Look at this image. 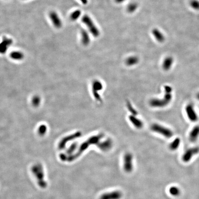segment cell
Listing matches in <instances>:
<instances>
[{
	"mask_svg": "<svg viewBox=\"0 0 199 199\" xmlns=\"http://www.w3.org/2000/svg\"><path fill=\"white\" fill-rule=\"evenodd\" d=\"M81 10L79 9L76 10L71 13L70 15V19L72 21H76L78 20V18L81 15Z\"/></svg>",
	"mask_w": 199,
	"mask_h": 199,
	"instance_id": "21",
	"label": "cell"
},
{
	"mask_svg": "<svg viewBox=\"0 0 199 199\" xmlns=\"http://www.w3.org/2000/svg\"><path fill=\"white\" fill-rule=\"evenodd\" d=\"M138 4L136 2H132L128 5L127 7V11L129 13H133L138 8Z\"/></svg>",
	"mask_w": 199,
	"mask_h": 199,
	"instance_id": "22",
	"label": "cell"
},
{
	"mask_svg": "<svg viewBox=\"0 0 199 199\" xmlns=\"http://www.w3.org/2000/svg\"><path fill=\"white\" fill-rule=\"evenodd\" d=\"M132 156L131 154H127L124 157V168L127 172H130L132 169Z\"/></svg>",
	"mask_w": 199,
	"mask_h": 199,
	"instance_id": "10",
	"label": "cell"
},
{
	"mask_svg": "<svg viewBox=\"0 0 199 199\" xmlns=\"http://www.w3.org/2000/svg\"><path fill=\"white\" fill-rule=\"evenodd\" d=\"M199 152V147H192L189 148L186 151L183 156V160L185 162H188L191 160L192 158L195 154H197Z\"/></svg>",
	"mask_w": 199,
	"mask_h": 199,
	"instance_id": "5",
	"label": "cell"
},
{
	"mask_svg": "<svg viewBox=\"0 0 199 199\" xmlns=\"http://www.w3.org/2000/svg\"><path fill=\"white\" fill-rule=\"evenodd\" d=\"M181 140L179 138H176L171 143L169 147L172 150H175L178 149L180 144Z\"/></svg>",
	"mask_w": 199,
	"mask_h": 199,
	"instance_id": "20",
	"label": "cell"
},
{
	"mask_svg": "<svg viewBox=\"0 0 199 199\" xmlns=\"http://www.w3.org/2000/svg\"><path fill=\"white\" fill-rule=\"evenodd\" d=\"M49 17L55 27L59 29L62 27V23L61 19L56 12L52 11L50 13Z\"/></svg>",
	"mask_w": 199,
	"mask_h": 199,
	"instance_id": "8",
	"label": "cell"
},
{
	"mask_svg": "<svg viewBox=\"0 0 199 199\" xmlns=\"http://www.w3.org/2000/svg\"><path fill=\"white\" fill-rule=\"evenodd\" d=\"M81 41L84 46H88L90 43V38L89 34L85 30H82L81 32Z\"/></svg>",
	"mask_w": 199,
	"mask_h": 199,
	"instance_id": "16",
	"label": "cell"
},
{
	"mask_svg": "<svg viewBox=\"0 0 199 199\" xmlns=\"http://www.w3.org/2000/svg\"><path fill=\"white\" fill-rule=\"evenodd\" d=\"M122 197V193L120 191H116L112 192L103 194L100 199H119Z\"/></svg>",
	"mask_w": 199,
	"mask_h": 199,
	"instance_id": "11",
	"label": "cell"
},
{
	"mask_svg": "<svg viewBox=\"0 0 199 199\" xmlns=\"http://www.w3.org/2000/svg\"><path fill=\"white\" fill-rule=\"evenodd\" d=\"M82 20L87 27L89 30L94 37L97 38L99 37L100 34V32L89 16L87 15H84L82 18Z\"/></svg>",
	"mask_w": 199,
	"mask_h": 199,
	"instance_id": "2",
	"label": "cell"
},
{
	"mask_svg": "<svg viewBox=\"0 0 199 199\" xmlns=\"http://www.w3.org/2000/svg\"><path fill=\"white\" fill-rule=\"evenodd\" d=\"M125 0H115L116 2L117 3H121L124 2Z\"/></svg>",
	"mask_w": 199,
	"mask_h": 199,
	"instance_id": "30",
	"label": "cell"
},
{
	"mask_svg": "<svg viewBox=\"0 0 199 199\" xmlns=\"http://www.w3.org/2000/svg\"><path fill=\"white\" fill-rule=\"evenodd\" d=\"M173 62V59L171 56L167 57L164 60L163 63V68L165 71H168L170 69Z\"/></svg>",
	"mask_w": 199,
	"mask_h": 199,
	"instance_id": "18",
	"label": "cell"
},
{
	"mask_svg": "<svg viewBox=\"0 0 199 199\" xmlns=\"http://www.w3.org/2000/svg\"><path fill=\"white\" fill-rule=\"evenodd\" d=\"M80 1L84 5H86L88 2V0H80Z\"/></svg>",
	"mask_w": 199,
	"mask_h": 199,
	"instance_id": "29",
	"label": "cell"
},
{
	"mask_svg": "<svg viewBox=\"0 0 199 199\" xmlns=\"http://www.w3.org/2000/svg\"><path fill=\"white\" fill-rule=\"evenodd\" d=\"M112 145H113L112 141L110 139H108V140H106L104 142H102V143L98 144V147L102 150L104 151H108V150L110 149V148L112 147Z\"/></svg>",
	"mask_w": 199,
	"mask_h": 199,
	"instance_id": "14",
	"label": "cell"
},
{
	"mask_svg": "<svg viewBox=\"0 0 199 199\" xmlns=\"http://www.w3.org/2000/svg\"><path fill=\"white\" fill-rule=\"evenodd\" d=\"M196 97H197V98L199 100V93H198V94H197Z\"/></svg>",
	"mask_w": 199,
	"mask_h": 199,
	"instance_id": "31",
	"label": "cell"
},
{
	"mask_svg": "<svg viewBox=\"0 0 199 199\" xmlns=\"http://www.w3.org/2000/svg\"><path fill=\"white\" fill-rule=\"evenodd\" d=\"M152 34L156 40L159 42H164L165 40L164 36L159 30L156 28L154 29L152 31Z\"/></svg>",
	"mask_w": 199,
	"mask_h": 199,
	"instance_id": "17",
	"label": "cell"
},
{
	"mask_svg": "<svg viewBox=\"0 0 199 199\" xmlns=\"http://www.w3.org/2000/svg\"><path fill=\"white\" fill-rule=\"evenodd\" d=\"M13 43L12 40L8 38H3L2 42L0 43V53H4L7 51L9 46H10Z\"/></svg>",
	"mask_w": 199,
	"mask_h": 199,
	"instance_id": "12",
	"label": "cell"
},
{
	"mask_svg": "<svg viewBox=\"0 0 199 199\" xmlns=\"http://www.w3.org/2000/svg\"><path fill=\"white\" fill-rule=\"evenodd\" d=\"M103 136V134H100L98 135L95 136H92L89 138L88 140H87L86 142H84L80 146L78 152L73 156H71L69 158V161H72L73 160L76 159L77 157H79L80 154L84 151L86 150L88 147H89L91 145L94 144H97L99 142L100 140H101Z\"/></svg>",
	"mask_w": 199,
	"mask_h": 199,
	"instance_id": "1",
	"label": "cell"
},
{
	"mask_svg": "<svg viewBox=\"0 0 199 199\" xmlns=\"http://www.w3.org/2000/svg\"><path fill=\"white\" fill-rule=\"evenodd\" d=\"M103 88V84L100 81L96 80L93 82L92 84V92H93V96L98 102H101L102 100L98 91H101Z\"/></svg>",
	"mask_w": 199,
	"mask_h": 199,
	"instance_id": "4",
	"label": "cell"
},
{
	"mask_svg": "<svg viewBox=\"0 0 199 199\" xmlns=\"http://www.w3.org/2000/svg\"><path fill=\"white\" fill-rule=\"evenodd\" d=\"M151 130L153 132L160 134L166 138H171L173 136V132L168 128L157 124H154L151 126Z\"/></svg>",
	"mask_w": 199,
	"mask_h": 199,
	"instance_id": "3",
	"label": "cell"
},
{
	"mask_svg": "<svg viewBox=\"0 0 199 199\" xmlns=\"http://www.w3.org/2000/svg\"><path fill=\"white\" fill-rule=\"evenodd\" d=\"M169 192L172 196H179L180 194V190L178 187L172 186L170 188Z\"/></svg>",
	"mask_w": 199,
	"mask_h": 199,
	"instance_id": "23",
	"label": "cell"
},
{
	"mask_svg": "<svg viewBox=\"0 0 199 199\" xmlns=\"http://www.w3.org/2000/svg\"><path fill=\"white\" fill-rule=\"evenodd\" d=\"M170 103L169 101L164 97L163 99H153L149 102V104L152 107H163Z\"/></svg>",
	"mask_w": 199,
	"mask_h": 199,
	"instance_id": "6",
	"label": "cell"
},
{
	"mask_svg": "<svg viewBox=\"0 0 199 199\" xmlns=\"http://www.w3.org/2000/svg\"><path fill=\"white\" fill-rule=\"evenodd\" d=\"M185 110H186L187 116L191 121L195 122L198 120V116H197L192 105H188L186 106Z\"/></svg>",
	"mask_w": 199,
	"mask_h": 199,
	"instance_id": "7",
	"label": "cell"
},
{
	"mask_svg": "<svg viewBox=\"0 0 199 199\" xmlns=\"http://www.w3.org/2000/svg\"><path fill=\"white\" fill-rule=\"evenodd\" d=\"M77 143H74L72 144L71 146L70 147H69L68 149L67 153L68 154H71L73 151H74L76 149L77 147Z\"/></svg>",
	"mask_w": 199,
	"mask_h": 199,
	"instance_id": "27",
	"label": "cell"
},
{
	"mask_svg": "<svg viewBox=\"0 0 199 199\" xmlns=\"http://www.w3.org/2000/svg\"><path fill=\"white\" fill-rule=\"evenodd\" d=\"M190 4L192 9L196 10H199V1L197 0H191Z\"/></svg>",
	"mask_w": 199,
	"mask_h": 199,
	"instance_id": "24",
	"label": "cell"
},
{
	"mask_svg": "<svg viewBox=\"0 0 199 199\" xmlns=\"http://www.w3.org/2000/svg\"><path fill=\"white\" fill-rule=\"evenodd\" d=\"M81 136V132H78L73 134H71V135L69 136L65 137L64 139H62V141L60 142L59 146V148H60V149L64 148L65 146H66V143H67L68 142L72 141L73 139L78 138V137H80Z\"/></svg>",
	"mask_w": 199,
	"mask_h": 199,
	"instance_id": "9",
	"label": "cell"
},
{
	"mask_svg": "<svg viewBox=\"0 0 199 199\" xmlns=\"http://www.w3.org/2000/svg\"><path fill=\"white\" fill-rule=\"evenodd\" d=\"M165 91V93H172V87L170 86L166 85L164 87Z\"/></svg>",
	"mask_w": 199,
	"mask_h": 199,
	"instance_id": "28",
	"label": "cell"
},
{
	"mask_svg": "<svg viewBox=\"0 0 199 199\" xmlns=\"http://www.w3.org/2000/svg\"><path fill=\"white\" fill-rule=\"evenodd\" d=\"M139 62V58L135 56L129 57L125 61L126 65L128 66H132L136 65Z\"/></svg>",
	"mask_w": 199,
	"mask_h": 199,
	"instance_id": "19",
	"label": "cell"
},
{
	"mask_svg": "<svg viewBox=\"0 0 199 199\" xmlns=\"http://www.w3.org/2000/svg\"><path fill=\"white\" fill-rule=\"evenodd\" d=\"M11 56L12 58L15 60H20L23 58V55L22 53L20 52H13L11 54Z\"/></svg>",
	"mask_w": 199,
	"mask_h": 199,
	"instance_id": "25",
	"label": "cell"
},
{
	"mask_svg": "<svg viewBox=\"0 0 199 199\" xmlns=\"http://www.w3.org/2000/svg\"><path fill=\"white\" fill-rule=\"evenodd\" d=\"M199 136V125H196L193 128L191 131L189 136V139L190 141L192 143H194L196 141Z\"/></svg>",
	"mask_w": 199,
	"mask_h": 199,
	"instance_id": "13",
	"label": "cell"
},
{
	"mask_svg": "<svg viewBox=\"0 0 199 199\" xmlns=\"http://www.w3.org/2000/svg\"><path fill=\"white\" fill-rule=\"evenodd\" d=\"M127 107L130 113H132V115L136 116L137 115V112L133 107H132V104L130 103V102H128L127 103Z\"/></svg>",
	"mask_w": 199,
	"mask_h": 199,
	"instance_id": "26",
	"label": "cell"
},
{
	"mask_svg": "<svg viewBox=\"0 0 199 199\" xmlns=\"http://www.w3.org/2000/svg\"><path fill=\"white\" fill-rule=\"evenodd\" d=\"M129 119L133 125L138 129H141L143 126L142 121L137 118L136 117V116L131 115L129 117Z\"/></svg>",
	"mask_w": 199,
	"mask_h": 199,
	"instance_id": "15",
	"label": "cell"
}]
</instances>
